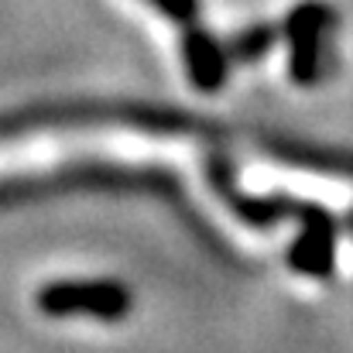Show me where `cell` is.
I'll return each instance as SVG.
<instances>
[{
	"label": "cell",
	"mask_w": 353,
	"mask_h": 353,
	"mask_svg": "<svg viewBox=\"0 0 353 353\" xmlns=\"http://www.w3.org/2000/svg\"><path fill=\"white\" fill-rule=\"evenodd\" d=\"M268 151L278 161L319 172V175H340L353 179V154H336V151H323V148H309V144H295V141H271Z\"/></svg>",
	"instance_id": "cell-4"
},
{
	"label": "cell",
	"mask_w": 353,
	"mask_h": 353,
	"mask_svg": "<svg viewBox=\"0 0 353 353\" xmlns=\"http://www.w3.org/2000/svg\"><path fill=\"white\" fill-rule=\"evenodd\" d=\"M130 288L114 278H76L52 281L38 292V309L45 316H97L117 323L130 312Z\"/></svg>",
	"instance_id": "cell-1"
},
{
	"label": "cell",
	"mask_w": 353,
	"mask_h": 353,
	"mask_svg": "<svg viewBox=\"0 0 353 353\" xmlns=\"http://www.w3.org/2000/svg\"><path fill=\"white\" fill-rule=\"evenodd\" d=\"M336 17L326 3L305 0L288 10L281 34L288 41V76L295 86H316L323 79V55H326V34L333 31Z\"/></svg>",
	"instance_id": "cell-2"
},
{
	"label": "cell",
	"mask_w": 353,
	"mask_h": 353,
	"mask_svg": "<svg viewBox=\"0 0 353 353\" xmlns=\"http://www.w3.org/2000/svg\"><path fill=\"white\" fill-rule=\"evenodd\" d=\"M154 10H161L165 17H172L175 24H196V17H199V10H203V3L199 0H148Z\"/></svg>",
	"instance_id": "cell-6"
},
{
	"label": "cell",
	"mask_w": 353,
	"mask_h": 353,
	"mask_svg": "<svg viewBox=\"0 0 353 353\" xmlns=\"http://www.w3.org/2000/svg\"><path fill=\"white\" fill-rule=\"evenodd\" d=\"M182 59H185L189 83L199 93H216L227 83V72H230L227 45H220L206 28L185 24V31H182Z\"/></svg>",
	"instance_id": "cell-3"
},
{
	"label": "cell",
	"mask_w": 353,
	"mask_h": 353,
	"mask_svg": "<svg viewBox=\"0 0 353 353\" xmlns=\"http://www.w3.org/2000/svg\"><path fill=\"white\" fill-rule=\"evenodd\" d=\"M274 41H278V28L250 24V28L236 31L234 38L227 41V55H230V62H257V59H264L274 48Z\"/></svg>",
	"instance_id": "cell-5"
}]
</instances>
